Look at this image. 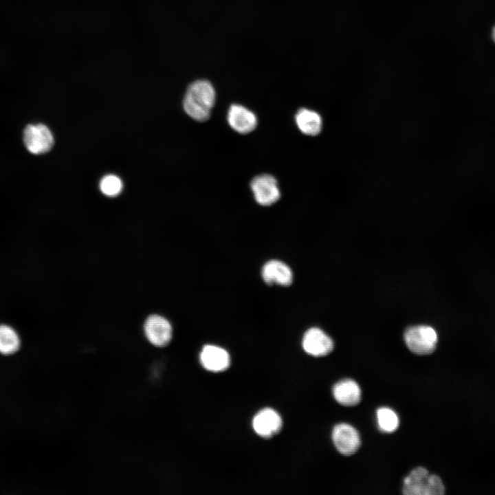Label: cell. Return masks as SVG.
I'll return each instance as SVG.
<instances>
[{
    "label": "cell",
    "mask_w": 495,
    "mask_h": 495,
    "mask_svg": "<svg viewBox=\"0 0 495 495\" xmlns=\"http://www.w3.org/2000/svg\"><path fill=\"white\" fill-rule=\"evenodd\" d=\"M215 90L210 82L197 80L192 82L185 94L183 107L193 120L205 122L210 116L215 102Z\"/></svg>",
    "instance_id": "6da1fadb"
},
{
    "label": "cell",
    "mask_w": 495,
    "mask_h": 495,
    "mask_svg": "<svg viewBox=\"0 0 495 495\" xmlns=\"http://www.w3.org/2000/svg\"><path fill=\"white\" fill-rule=\"evenodd\" d=\"M444 492L441 479L430 474L424 468H416L404 480L403 493L406 495H442Z\"/></svg>",
    "instance_id": "7a4b0ae2"
},
{
    "label": "cell",
    "mask_w": 495,
    "mask_h": 495,
    "mask_svg": "<svg viewBox=\"0 0 495 495\" xmlns=\"http://www.w3.org/2000/svg\"><path fill=\"white\" fill-rule=\"evenodd\" d=\"M404 340L410 351L418 355H428L436 348L437 334L430 326L408 327L404 333Z\"/></svg>",
    "instance_id": "3957f363"
},
{
    "label": "cell",
    "mask_w": 495,
    "mask_h": 495,
    "mask_svg": "<svg viewBox=\"0 0 495 495\" xmlns=\"http://www.w3.org/2000/svg\"><path fill=\"white\" fill-rule=\"evenodd\" d=\"M23 142L30 153L40 155L52 148L54 137L47 126L43 124H29L23 131Z\"/></svg>",
    "instance_id": "277c9868"
},
{
    "label": "cell",
    "mask_w": 495,
    "mask_h": 495,
    "mask_svg": "<svg viewBox=\"0 0 495 495\" xmlns=\"http://www.w3.org/2000/svg\"><path fill=\"white\" fill-rule=\"evenodd\" d=\"M250 188L256 201L263 206L275 204L280 197L276 179L270 175L256 176L250 183Z\"/></svg>",
    "instance_id": "5b68a950"
},
{
    "label": "cell",
    "mask_w": 495,
    "mask_h": 495,
    "mask_svg": "<svg viewBox=\"0 0 495 495\" xmlns=\"http://www.w3.org/2000/svg\"><path fill=\"white\" fill-rule=\"evenodd\" d=\"M144 331L147 340L156 346L166 345L173 336L170 323L166 318L159 315H152L146 320Z\"/></svg>",
    "instance_id": "8992f818"
},
{
    "label": "cell",
    "mask_w": 495,
    "mask_h": 495,
    "mask_svg": "<svg viewBox=\"0 0 495 495\" xmlns=\"http://www.w3.org/2000/svg\"><path fill=\"white\" fill-rule=\"evenodd\" d=\"M332 440L338 451L346 456L354 454L360 446L358 431L347 424H339L333 428Z\"/></svg>",
    "instance_id": "52a82bcc"
},
{
    "label": "cell",
    "mask_w": 495,
    "mask_h": 495,
    "mask_svg": "<svg viewBox=\"0 0 495 495\" xmlns=\"http://www.w3.org/2000/svg\"><path fill=\"white\" fill-rule=\"evenodd\" d=\"M302 344L305 351L315 357L327 355L333 349L331 338L317 327L309 329L305 332Z\"/></svg>",
    "instance_id": "ba28073f"
},
{
    "label": "cell",
    "mask_w": 495,
    "mask_h": 495,
    "mask_svg": "<svg viewBox=\"0 0 495 495\" xmlns=\"http://www.w3.org/2000/svg\"><path fill=\"white\" fill-rule=\"evenodd\" d=\"M227 120L230 127L241 134L253 131L258 122L256 115L252 111L239 104H233L230 107Z\"/></svg>",
    "instance_id": "9c48e42d"
},
{
    "label": "cell",
    "mask_w": 495,
    "mask_h": 495,
    "mask_svg": "<svg viewBox=\"0 0 495 495\" xmlns=\"http://www.w3.org/2000/svg\"><path fill=\"white\" fill-rule=\"evenodd\" d=\"M199 360L203 367L211 372L223 371L230 364V357L228 351L213 344H207L202 348Z\"/></svg>",
    "instance_id": "30bf717a"
},
{
    "label": "cell",
    "mask_w": 495,
    "mask_h": 495,
    "mask_svg": "<svg viewBox=\"0 0 495 495\" xmlns=\"http://www.w3.org/2000/svg\"><path fill=\"white\" fill-rule=\"evenodd\" d=\"M282 424V419L279 414L268 408L259 411L252 421L255 432L264 438H269L277 434L280 430Z\"/></svg>",
    "instance_id": "8fae6325"
},
{
    "label": "cell",
    "mask_w": 495,
    "mask_h": 495,
    "mask_svg": "<svg viewBox=\"0 0 495 495\" xmlns=\"http://www.w3.org/2000/svg\"><path fill=\"white\" fill-rule=\"evenodd\" d=\"M263 280L268 285L289 286L293 280L290 267L278 260H270L263 265L261 271Z\"/></svg>",
    "instance_id": "7c38bea8"
},
{
    "label": "cell",
    "mask_w": 495,
    "mask_h": 495,
    "mask_svg": "<svg viewBox=\"0 0 495 495\" xmlns=\"http://www.w3.org/2000/svg\"><path fill=\"white\" fill-rule=\"evenodd\" d=\"M335 399L344 406L357 405L361 399V390L353 380L344 379L337 382L333 387Z\"/></svg>",
    "instance_id": "4fadbf2b"
},
{
    "label": "cell",
    "mask_w": 495,
    "mask_h": 495,
    "mask_svg": "<svg viewBox=\"0 0 495 495\" xmlns=\"http://www.w3.org/2000/svg\"><path fill=\"white\" fill-rule=\"evenodd\" d=\"M295 121L298 129L305 135L316 136L322 130V118L314 110L305 108L298 109L295 115Z\"/></svg>",
    "instance_id": "5bb4252c"
},
{
    "label": "cell",
    "mask_w": 495,
    "mask_h": 495,
    "mask_svg": "<svg viewBox=\"0 0 495 495\" xmlns=\"http://www.w3.org/2000/svg\"><path fill=\"white\" fill-rule=\"evenodd\" d=\"M20 347V339L11 327L0 324V353L9 355L16 352Z\"/></svg>",
    "instance_id": "9a60e30c"
},
{
    "label": "cell",
    "mask_w": 495,
    "mask_h": 495,
    "mask_svg": "<svg viewBox=\"0 0 495 495\" xmlns=\"http://www.w3.org/2000/svg\"><path fill=\"white\" fill-rule=\"evenodd\" d=\"M377 419L380 428L386 432H392L399 426L397 414L390 408L383 407L377 411Z\"/></svg>",
    "instance_id": "2e32d148"
},
{
    "label": "cell",
    "mask_w": 495,
    "mask_h": 495,
    "mask_svg": "<svg viewBox=\"0 0 495 495\" xmlns=\"http://www.w3.org/2000/svg\"><path fill=\"white\" fill-rule=\"evenodd\" d=\"M101 192L108 197H116L118 195L122 189L121 179L113 175L104 176L100 182Z\"/></svg>",
    "instance_id": "e0dca14e"
},
{
    "label": "cell",
    "mask_w": 495,
    "mask_h": 495,
    "mask_svg": "<svg viewBox=\"0 0 495 495\" xmlns=\"http://www.w3.org/2000/svg\"><path fill=\"white\" fill-rule=\"evenodd\" d=\"M492 38L494 42L495 43V26L493 28L492 31Z\"/></svg>",
    "instance_id": "ac0fdd59"
}]
</instances>
